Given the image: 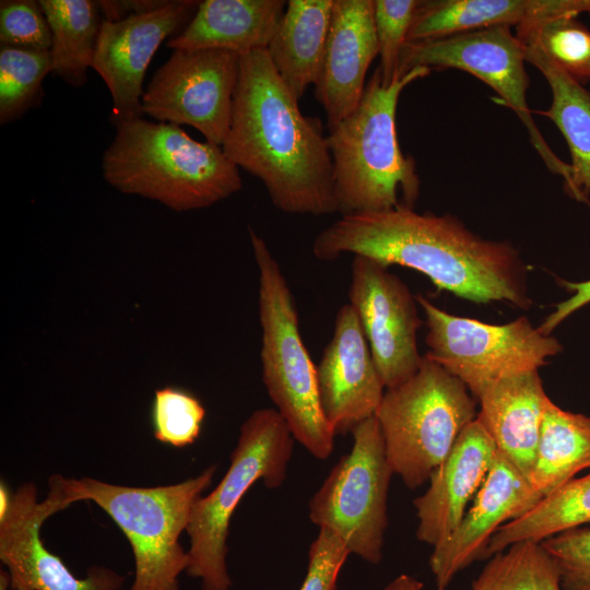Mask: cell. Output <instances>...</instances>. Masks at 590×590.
Segmentation results:
<instances>
[{
	"label": "cell",
	"instance_id": "8992f818",
	"mask_svg": "<svg viewBox=\"0 0 590 590\" xmlns=\"http://www.w3.org/2000/svg\"><path fill=\"white\" fill-rule=\"evenodd\" d=\"M215 471L210 465L196 477L165 486L131 487L90 477L66 479V486L73 503L94 502L128 539L135 567L129 590H178L189 563L179 536Z\"/></svg>",
	"mask_w": 590,
	"mask_h": 590
},
{
	"label": "cell",
	"instance_id": "277c9868",
	"mask_svg": "<svg viewBox=\"0 0 590 590\" xmlns=\"http://www.w3.org/2000/svg\"><path fill=\"white\" fill-rule=\"evenodd\" d=\"M430 71L415 68L384 86L376 68L357 107L328 129L340 215L414 208L421 180L414 158L400 149L396 114L402 91Z\"/></svg>",
	"mask_w": 590,
	"mask_h": 590
},
{
	"label": "cell",
	"instance_id": "ac0fdd59",
	"mask_svg": "<svg viewBox=\"0 0 590 590\" xmlns=\"http://www.w3.org/2000/svg\"><path fill=\"white\" fill-rule=\"evenodd\" d=\"M377 56L374 0H333L327 44L314 84L328 129L357 107L367 70Z\"/></svg>",
	"mask_w": 590,
	"mask_h": 590
},
{
	"label": "cell",
	"instance_id": "9c48e42d",
	"mask_svg": "<svg viewBox=\"0 0 590 590\" xmlns=\"http://www.w3.org/2000/svg\"><path fill=\"white\" fill-rule=\"evenodd\" d=\"M353 445L308 503L310 521L338 535L350 554L378 564L388 526L387 498L393 471L376 416L352 432Z\"/></svg>",
	"mask_w": 590,
	"mask_h": 590
},
{
	"label": "cell",
	"instance_id": "836d02e7",
	"mask_svg": "<svg viewBox=\"0 0 590 590\" xmlns=\"http://www.w3.org/2000/svg\"><path fill=\"white\" fill-rule=\"evenodd\" d=\"M541 544L558 568L563 590H590V527L559 532Z\"/></svg>",
	"mask_w": 590,
	"mask_h": 590
},
{
	"label": "cell",
	"instance_id": "484cf974",
	"mask_svg": "<svg viewBox=\"0 0 590 590\" xmlns=\"http://www.w3.org/2000/svg\"><path fill=\"white\" fill-rule=\"evenodd\" d=\"M51 31V73L71 86L86 83L102 25L97 1L40 0Z\"/></svg>",
	"mask_w": 590,
	"mask_h": 590
},
{
	"label": "cell",
	"instance_id": "44dd1931",
	"mask_svg": "<svg viewBox=\"0 0 590 590\" xmlns=\"http://www.w3.org/2000/svg\"><path fill=\"white\" fill-rule=\"evenodd\" d=\"M286 3L284 0L200 1L188 25L166 46L174 50L222 49L239 56L267 49Z\"/></svg>",
	"mask_w": 590,
	"mask_h": 590
},
{
	"label": "cell",
	"instance_id": "8fae6325",
	"mask_svg": "<svg viewBox=\"0 0 590 590\" xmlns=\"http://www.w3.org/2000/svg\"><path fill=\"white\" fill-rule=\"evenodd\" d=\"M524 51L510 27L475 30L430 40L406 42L403 46L397 79L415 68L459 69L488 85L528 130L529 140L550 172L564 180L567 194L583 200L577 191L571 167L550 148L527 103L529 78Z\"/></svg>",
	"mask_w": 590,
	"mask_h": 590
},
{
	"label": "cell",
	"instance_id": "2e32d148",
	"mask_svg": "<svg viewBox=\"0 0 590 590\" xmlns=\"http://www.w3.org/2000/svg\"><path fill=\"white\" fill-rule=\"evenodd\" d=\"M318 394L330 428L345 434L374 416L386 387L352 306L340 307L333 335L317 365Z\"/></svg>",
	"mask_w": 590,
	"mask_h": 590
},
{
	"label": "cell",
	"instance_id": "6da1fadb",
	"mask_svg": "<svg viewBox=\"0 0 590 590\" xmlns=\"http://www.w3.org/2000/svg\"><path fill=\"white\" fill-rule=\"evenodd\" d=\"M320 261L344 253L381 266H401L427 276L441 291L476 304L506 302L527 309L526 267L509 243L482 238L456 216L413 208L341 215L311 247Z\"/></svg>",
	"mask_w": 590,
	"mask_h": 590
},
{
	"label": "cell",
	"instance_id": "7402d4cb",
	"mask_svg": "<svg viewBox=\"0 0 590 590\" xmlns=\"http://www.w3.org/2000/svg\"><path fill=\"white\" fill-rule=\"evenodd\" d=\"M590 0H420L406 42L587 12Z\"/></svg>",
	"mask_w": 590,
	"mask_h": 590
},
{
	"label": "cell",
	"instance_id": "52a82bcc",
	"mask_svg": "<svg viewBox=\"0 0 590 590\" xmlns=\"http://www.w3.org/2000/svg\"><path fill=\"white\" fill-rule=\"evenodd\" d=\"M293 439L275 409L256 410L241 424L225 475L211 493L197 500L186 529L190 538L186 571L201 579L202 590H229L226 541L231 518L257 481L271 489L284 483Z\"/></svg>",
	"mask_w": 590,
	"mask_h": 590
},
{
	"label": "cell",
	"instance_id": "5bb4252c",
	"mask_svg": "<svg viewBox=\"0 0 590 590\" xmlns=\"http://www.w3.org/2000/svg\"><path fill=\"white\" fill-rule=\"evenodd\" d=\"M351 268L349 304L386 389L398 387L423 363L416 342L422 326L416 298L400 278L373 259L354 256Z\"/></svg>",
	"mask_w": 590,
	"mask_h": 590
},
{
	"label": "cell",
	"instance_id": "5b68a950",
	"mask_svg": "<svg viewBox=\"0 0 590 590\" xmlns=\"http://www.w3.org/2000/svg\"><path fill=\"white\" fill-rule=\"evenodd\" d=\"M259 272L262 381L293 438L317 459L329 458L334 433L321 410L317 365L303 342L288 283L264 239L248 227Z\"/></svg>",
	"mask_w": 590,
	"mask_h": 590
},
{
	"label": "cell",
	"instance_id": "4dcf8cb0",
	"mask_svg": "<svg viewBox=\"0 0 590 590\" xmlns=\"http://www.w3.org/2000/svg\"><path fill=\"white\" fill-rule=\"evenodd\" d=\"M204 417L203 404L190 391L172 386L155 390L151 424L158 441L176 448L193 444L200 435Z\"/></svg>",
	"mask_w": 590,
	"mask_h": 590
},
{
	"label": "cell",
	"instance_id": "ba28073f",
	"mask_svg": "<svg viewBox=\"0 0 590 590\" xmlns=\"http://www.w3.org/2000/svg\"><path fill=\"white\" fill-rule=\"evenodd\" d=\"M375 416L393 474L414 489L429 480L477 414L467 386L424 355L412 378L386 389Z\"/></svg>",
	"mask_w": 590,
	"mask_h": 590
},
{
	"label": "cell",
	"instance_id": "cb8c5ba5",
	"mask_svg": "<svg viewBox=\"0 0 590 590\" xmlns=\"http://www.w3.org/2000/svg\"><path fill=\"white\" fill-rule=\"evenodd\" d=\"M524 59L546 79L552 104L543 115L551 119L565 138L571 157L574 185L590 206V93L554 63L534 43L520 40Z\"/></svg>",
	"mask_w": 590,
	"mask_h": 590
},
{
	"label": "cell",
	"instance_id": "ffe728a7",
	"mask_svg": "<svg viewBox=\"0 0 590 590\" xmlns=\"http://www.w3.org/2000/svg\"><path fill=\"white\" fill-rule=\"evenodd\" d=\"M476 418L485 427L497 451L524 476H529L539 442L543 413L551 400L539 370L502 378L476 397Z\"/></svg>",
	"mask_w": 590,
	"mask_h": 590
},
{
	"label": "cell",
	"instance_id": "7a4b0ae2",
	"mask_svg": "<svg viewBox=\"0 0 590 590\" xmlns=\"http://www.w3.org/2000/svg\"><path fill=\"white\" fill-rule=\"evenodd\" d=\"M222 149L233 164L262 181L282 212L338 213L322 122L300 111L267 49L240 55L231 125Z\"/></svg>",
	"mask_w": 590,
	"mask_h": 590
},
{
	"label": "cell",
	"instance_id": "f35d334b",
	"mask_svg": "<svg viewBox=\"0 0 590 590\" xmlns=\"http://www.w3.org/2000/svg\"><path fill=\"white\" fill-rule=\"evenodd\" d=\"M12 495L4 482L0 484V519L5 516L11 505Z\"/></svg>",
	"mask_w": 590,
	"mask_h": 590
},
{
	"label": "cell",
	"instance_id": "3957f363",
	"mask_svg": "<svg viewBox=\"0 0 590 590\" xmlns=\"http://www.w3.org/2000/svg\"><path fill=\"white\" fill-rule=\"evenodd\" d=\"M102 172L118 191L177 212L211 206L243 188L239 168L222 146L196 141L180 126L144 118L116 126Z\"/></svg>",
	"mask_w": 590,
	"mask_h": 590
},
{
	"label": "cell",
	"instance_id": "e0dca14e",
	"mask_svg": "<svg viewBox=\"0 0 590 590\" xmlns=\"http://www.w3.org/2000/svg\"><path fill=\"white\" fill-rule=\"evenodd\" d=\"M473 499L452 534L433 547L429 567L435 590H447L461 570L483 558L491 538L500 526L522 517L542 498L527 476L497 451Z\"/></svg>",
	"mask_w": 590,
	"mask_h": 590
},
{
	"label": "cell",
	"instance_id": "f546056e",
	"mask_svg": "<svg viewBox=\"0 0 590 590\" xmlns=\"http://www.w3.org/2000/svg\"><path fill=\"white\" fill-rule=\"evenodd\" d=\"M51 73L49 50H23L0 47V123L22 117L37 106L43 81Z\"/></svg>",
	"mask_w": 590,
	"mask_h": 590
},
{
	"label": "cell",
	"instance_id": "1f68e13d",
	"mask_svg": "<svg viewBox=\"0 0 590 590\" xmlns=\"http://www.w3.org/2000/svg\"><path fill=\"white\" fill-rule=\"evenodd\" d=\"M420 0H374V19L384 86L397 79L400 54L406 43Z\"/></svg>",
	"mask_w": 590,
	"mask_h": 590
},
{
	"label": "cell",
	"instance_id": "f1b7e54d",
	"mask_svg": "<svg viewBox=\"0 0 590 590\" xmlns=\"http://www.w3.org/2000/svg\"><path fill=\"white\" fill-rule=\"evenodd\" d=\"M574 15L527 21L516 27V37L534 43L578 83L590 81V30Z\"/></svg>",
	"mask_w": 590,
	"mask_h": 590
},
{
	"label": "cell",
	"instance_id": "d6986e66",
	"mask_svg": "<svg viewBox=\"0 0 590 590\" xmlns=\"http://www.w3.org/2000/svg\"><path fill=\"white\" fill-rule=\"evenodd\" d=\"M497 453L494 440L475 418L459 435L447 457L432 472L427 491L413 504L416 536L436 547L457 529L468 504L481 488Z\"/></svg>",
	"mask_w": 590,
	"mask_h": 590
},
{
	"label": "cell",
	"instance_id": "d6a6232c",
	"mask_svg": "<svg viewBox=\"0 0 590 590\" xmlns=\"http://www.w3.org/2000/svg\"><path fill=\"white\" fill-rule=\"evenodd\" d=\"M0 45L23 50H50L51 31L39 1L0 2Z\"/></svg>",
	"mask_w": 590,
	"mask_h": 590
},
{
	"label": "cell",
	"instance_id": "d4e9b609",
	"mask_svg": "<svg viewBox=\"0 0 590 590\" xmlns=\"http://www.w3.org/2000/svg\"><path fill=\"white\" fill-rule=\"evenodd\" d=\"M587 468H590V416L565 411L550 400L528 476L530 485L543 499Z\"/></svg>",
	"mask_w": 590,
	"mask_h": 590
},
{
	"label": "cell",
	"instance_id": "d590c367",
	"mask_svg": "<svg viewBox=\"0 0 590 590\" xmlns=\"http://www.w3.org/2000/svg\"><path fill=\"white\" fill-rule=\"evenodd\" d=\"M558 284L564 287L570 296L555 305L554 310L545 318L539 327L542 333L550 335L569 316L590 304V279L582 282H570L559 279Z\"/></svg>",
	"mask_w": 590,
	"mask_h": 590
},
{
	"label": "cell",
	"instance_id": "ab89813d",
	"mask_svg": "<svg viewBox=\"0 0 590 590\" xmlns=\"http://www.w3.org/2000/svg\"><path fill=\"white\" fill-rule=\"evenodd\" d=\"M11 586L10 574L8 571H0V590H8Z\"/></svg>",
	"mask_w": 590,
	"mask_h": 590
},
{
	"label": "cell",
	"instance_id": "60d3db41",
	"mask_svg": "<svg viewBox=\"0 0 590 590\" xmlns=\"http://www.w3.org/2000/svg\"><path fill=\"white\" fill-rule=\"evenodd\" d=\"M587 13H588V14H589V16H590V7H589V9H588Z\"/></svg>",
	"mask_w": 590,
	"mask_h": 590
},
{
	"label": "cell",
	"instance_id": "7c38bea8",
	"mask_svg": "<svg viewBox=\"0 0 590 590\" xmlns=\"http://www.w3.org/2000/svg\"><path fill=\"white\" fill-rule=\"evenodd\" d=\"M240 56L222 49H176L142 96L143 115L188 125L222 146L232 117Z\"/></svg>",
	"mask_w": 590,
	"mask_h": 590
},
{
	"label": "cell",
	"instance_id": "603a6c76",
	"mask_svg": "<svg viewBox=\"0 0 590 590\" xmlns=\"http://www.w3.org/2000/svg\"><path fill=\"white\" fill-rule=\"evenodd\" d=\"M333 0H290L267 47L281 80L299 101L314 85L331 24Z\"/></svg>",
	"mask_w": 590,
	"mask_h": 590
},
{
	"label": "cell",
	"instance_id": "4316f807",
	"mask_svg": "<svg viewBox=\"0 0 590 590\" xmlns=\"http://www.w3.org/2000/svg\"><path fill=\"white\" fill-rule=\"evenodd\" d=\"M590 523V473L573 479L541 499L522 517L500 526L485 550L483 558L503 552L520 541L541 542L559 532Z\"/></svg>",
	"mask_w": 590,
	"mask_h": 590
},
{
	"label": "cell",
	"instance_id": "4fadbf2b",
	"mask_svg": "<svg viewBox=\"0 0 590 590\" xmlns=\"http://www.w3.org/2000/svg\"><path fill=\"white\" fill-rule=\"evenodd\" d=\"M73 504L66 479H49L47 497L38 502L33 483L12 494L11 505L0 519V559L10 574L12 590H120L123 577L109 568L93 566L83 579L76 578L49 552L40 539V528L51 515Z\"/></svg>",
	"mask_w": 590,
	"mask_h": 590
},
{
	"label": "cell",
	"instance_id": "8d00e7d4",
	"mask_svg": "<svg viewBox=\"0 0 590 590\" xmlns=\"http://www.w3.org/2000/svg\"><path fill=\"white\" fill-rule=\"evenodd\" d=\"M103 20L109 22H119L131 15L127 1L102 0L97 1Z\"/></svg>",
	"mask_w": 590,
	"mask_h": 590
},
{
	"label": "cell",
	"instance_id": "83f0119b",
	"mask_svg": "<svg viewBox=\"0 0 590 590\" xmlns=\"http://www.w3.org/2000/svg\"><path fill=\"white\" fill-rule=\"evenodd\" d=\"M470 590H563L558 568L541 542L520 541L489 557Z\"/></svg>",
	"mask_w": 590,
	"mask_h": 590
},
{
	"label": "cell",
	"instance_id": "74e56055",
	"mask_svg": "<svg viewBox=\"0 0 590 590\" xmlns=\"http://www.w3.org/2000/svg\"><path fill=\"white\" fill-rule=\"evenodd\" d=\"M423 582L415 577L401 574L390 581L384 590H423Z\"/></svg>",
	"mask_w": 590,
	"mask_h": 590
},
{
	"label": "cell",
	"instance_id": "9a60e30c",
	"mask_svg": "<svg viewBox=\"0 0 590 590\" xmlns=\"http://www.w3.org/2000/svg\"><path fill=\"white\" fill-rule=\"evenodd\" d=\"M199 3L170 0L158 10L119 22L103 20L92 68L109 90L115 126L142 118L146 69L161 44L191 20Z\"/></svg>",
	"mask_w": 590,
	"mask_h": 590
},
{
	"label": "cell",
	"instance_id": "e575fe53",
	"mask_svg": "<svg viewBox=\"0 0 590 590\" xmlns=\"http://www.w3.org/2000/svg\"><path fill=\"white\" fill-rule=\"evenodd\" d=\"M349 555L338 535L319 529L309 547L307 573L299 590H337L339 574Z\"/></svg>",
	"mask_w": 590,
	"mask_h": 590
},
{
	"label": "cell",
	"instance_id": "30bf717a",
	"mask_svg": "<svg viewBox=\"0 0 590 590\" xmlns=\"http://www.w3.org/2000/svg\"><path fill=\"white\" fill-rule=\"evenodd\" d=\"M428 328L425 356L460 379L476 398L488 385L539 370L562 352L559 341L522 316L504 324L451 315L422 295L415 296Z\"/></svg>",
	"mask_w": 590,
	"mask_h": 590
}]
</instances>
